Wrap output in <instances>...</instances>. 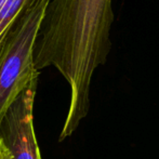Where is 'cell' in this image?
<instances>
[{
    "instance_id": "1",
    "label": "cell",
    "mask_w": 159,
    "mask_h": 159,
    "mask_svg": "<svg viewBox=\"0 0 159 159\" xmlns=\"http://www.w3.org/2000/svg\"><path fill=\"white\" fill-rule=\"evenodd\" d=\"M113 0H49L34 49L37 70L53 66L70 89L59 140L70 136L88 115L90 84L111 50Z\"/></svg>"
},
{
    "instance_id": "2",
    "label": "cell",
    "mask_w": 159,
    "mask_h": 159,
    "mask_svg": "<svg viewBox=\"0 0 159 159\" xmlns=\"http://www.w3.org/2000/svg\"><path fill=\"white\" fill-rule=\"evenodd\" d=\"M49 0H38L14 24L0 49V124L14 101L33 84L39 70L34 49Z\"/></svg>"
},
{
    "instance_id": "3",
    "label": "cell",
    "mask_w": 159,
    "mask_h": 159,
    "mask_svg": "<svg viewBox=\"0 0 159 159\" xmlns=\"http://www.w3.org/2000/svg\"><path fill=\"white\" fill-rule=\"evenodd\" d=\"M37 84L30 86L14 101L0 124V140L10 159H41L34 128Z\"/></svg>"
},
{
    "instance_id": "4",
    "label": "cell",
    "mask_w": 159,
    "mask_h": 159,
    "mask_svg": "<svg viewBox=\"0 0 159 159\" xmlns=\"http://www.w3.org/2000/svg\"><path fill=\"white\" fill-rule=\"evenodd\" d=\"M38 0H0V49L20 17Z\"/></svg>"
},
{
    "instance_id": "5",
    "label": "cell",
    "mask_w": 159,
    "mask_h": 159,
    "mask_svg": "<svg viewBox=\"0 0 159 159\" xmlns=\"http://www.w3.org/2000/svg\"><path fill=\"white\" fill-rule=\"evenodd\" d=\"M0 159H10L9 158V153L4 146L3 142L0 140Z\"/></svg>"
}]
</instances>
